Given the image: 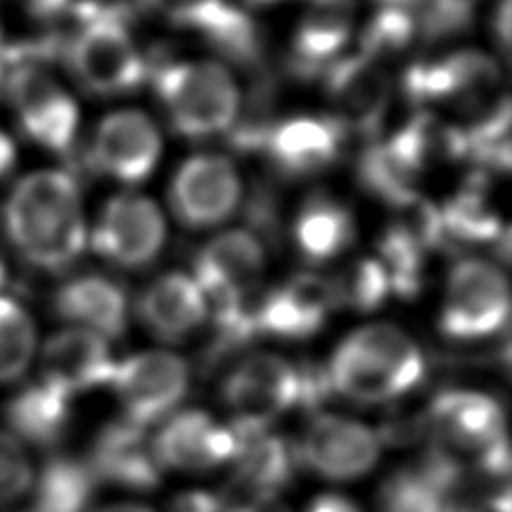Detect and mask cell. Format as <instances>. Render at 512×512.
<instances>
[{"instance_id": "cell-11", "label": "cell", "mask_w": 512, "mask_h": 512, "mask_svg": "<svg viewBox=\"0 0 512 512\" xmlns=\"http://www.w3.org/2000/svg\"><path fill=\"white\" fill-rule=\"evenodd\" d=\"M111 387L124 418L140 427L160 423L189 389L187 362L167 351H146L115 364Z\"/></svg>"}, {"instance_id": "cell-22", "label": "cell", "mask_w": 512, "mask_h": 512, "mask_svg": "<svg viewBox=\"0 0 512 512\" xmlns=\"http://www.w3.org/2000/svg\"><path fill=\"white\" fill-rule=\"evenodd\" d=\"M423 149L411 122L389 140L371 144L360 160V180L369 194L391 207H405L420 198V178L427 171Z\"/></svg>"}, {"instance_id": "cell-23", "label": "cell", "mask_w": 512, "mask_h": 512, "mask_svg": "<svg viewBox=\"0 0 512 512\" xmlns=\"http://www.w3.org/2000/svg\"><path fill=\"white\" fill-rule=\"evenodd\" d=\"M353 16V0H310L292 39V72L304 79L324 75L351 41Z\"/></svg>"}, {"instance_id": "cell-5", "label": "cell", "mask_w": 512, "mask_h": 512, "mask_svg": "<svg viewBox=\"0 0 512 512\" xmlns=\"http://www.w3.org/2000/svg\"><path fill=\"white\" fill-rule=\"evenodd\" d=\"M499 84L495 59L474 50L414 63L405 75L407 95L418 106H450L470 115V122L504 102L506 95H497Z\"/></svg>"}, {"instance_id": "cell-4", "label": "cell", "mask_w": 512, "mask_h": 512, "mask_svg": "<svg viewBox=\"0 0 512 512\" xmlns=\"http://www.w3.org/2000/svg\"><path fill=\"white\" fill-rule=\"evenodd\" d=\"M153 84L171 126L189 140L227 133L239 113V88L221 63H162L153 72Z\"/></svg>"}, {"instance_id": "cell-1", "label": "cell", "mask_w": 512, "mask_h": 512, "mask_svg": "<svg viewBox=\"0 0 512 512\" xmlns=\"http://www.w3.org/2000/svg\"><path fill=\"white\" fill-rule=\"evenodd\" d=\"M9 243L34 268L61 272L88 243L77 180L66 171H34L16 182L3 209Z\"/></svg>"}, {"instance_id": "cell-45", "label": "cell", "mask_w": 512, "mask_h": 512, "mask_svg": "<svg viewBox=\"0 0 512 512\" xmlns=\"http://www.w3.org/2000/svg\"><path fill=\"white\" fill-rule=\"evenodd\" d=\"M5 283H7V261L3 256V250H0V290L5 288Z\"/></svg>"}, {"instance_id": "cell-30", "label": "cell", "mask_w": 512, "mask_h": 512, "mask_svg": "<svg viewBox=\"0 0 512 512\" xmlns=\"http://www.w3.org/2000/svg\"><path fill=\"white\" fill-rule=\"evenodd\" d=\"M30 512H86L97 479L90 465L75 456H52L34 477Z\"/></svg>"}, {"instance_id": "cell-31", "label": "cell", "mask_w": 512, "mask_h": 512, "mask_svg": "<svg viewBox=\"0 0 512 512\" xmlns=\"http://www.w3.org/2000/svg\"><path fill=\"white\" fill-rule=\"evenodd\" d=\"M441 209V223L445 239H456L463 243H488L506 241L501 218L495 205L490 203L488 185L481 176L456 191Z\"/></svg>"}, {"instance_id": "cell-32", "label": "cell", "mask_w": 512, "mask_h": 512, "mask_svg": "<svg viewBox=\"0 0 512 512\" xmlns=\"http://www.w3.org/2000/svg\"><path fill=\"white\" fill-rule=\"evenodd\" d=\"M427 250L393 223L378 243V263L387 274L389 290L398 297H414L423 288Z\"/></svg>"}, {"instance_id": "cell-44", "label": "cell", "mask_w": 512, "mask_h": 512, "mask_svg": "<svg viewBox=\"0 0 512 512\" xmlns=\"http://www.w3.org/2000/svg\"><path fill=\"white\" fill-rule=\"evenodd\" d=\"M97 512H153V510L146 506H140V504H113V506H106Z\"/></svg>"}, {"instance_id": "cell-19", "label": "cell", "mask_w": 512, "mask_h": 512, "mask_svg": "<svg viewBox=\"0 0 512 512\" xmlns=\"http://www.w3.org/2000/svg\"><path fill=\"white\" fill-rule=\"evenodd\" d=\"M153 450L162 468L205 472L234 461L239 436L232 425H218L205 411H182L171 416L153 438Z\"/></svg>"}, {"instance_id": "cell-40", "label": "cell", "mask_w": 512, "mask_h": 512, "mask_svg": "<svg viewBox=\"0 0 512 512\" xmlns=\"http://www.w3.org/2000/svg\"><path fill=\"white\" fill-rule=\"evenodd\" d=\"M227 512H290V508L281 504L277 497H254L234 504Z\"/></svg>"}, {"instance_id": "cell-12", "label": "cell", "mask_w": 512, "mask_h": 512, "mask_svg": "<svg viewBox=\"0 0 512 512\" xmlns=\"http://www.w3.org/2000/svg\"><path fill=\"white\" fill-rule=\"evenodd\" d=\"M169 203L178 221L205 230L227 221L241 203V178L223 155H194L171 180Z\"/></svg>"}, {"instance_id": "cell-6", "label": "cell", "mask_w": 512, "mask_h": 512, "mask_svg": "<svg viewBox=\"0 0 512 512\" xmlns=\"http://www.w3.org/2000/svg\"><path fill=\"white\" fill-rule=\"evenodd\" d=\"M21 131L52 153H68L79 128V108L41 63H16L0 86Z\"/></svg>"}, {"instance_id": "cell-42", "label": "cell", "mask_w": 512, "mask_h": 512, "mask_svg": "<svg viewBox=\"0 0 512 512\" xmlns=\"http://www.w3.org/2000/svg\"><path fill=\"white\" fill-rule=\"evenodd\" d=\"M495 23H497L501 48L508 50V45H510V0H501L499 3V14L495 16Z\"/></svg>"}, {"instance_id": "cell-24", "label": "cell", "mask_w": 512, "mask_h": 512, "mask_svg": "<svg viewBox=\"0 0 512 512\" xmlns=\"http://www.w3.org/2000/svg\"><path fill=\"white\" fill-rule=\"evenodd\" d=\"M137 315L162 342H185L207 322L209 310L194 277L167 272L144 288Z\"/></svg>"}, {"instance_id": "cell-41", "label": "cell", "mask_w": 512, "mask_h": 512, "mask_svg": "<svg viewBox=\"0 0 512 512\" xmlns=\"http://www.w3.org/2000/svg\"><path fill=\"white\" fill-rule=\"evenodd\" d=\"M16 162V146L5 131H0V180L7 178V173L12 171Z\"/></svg>"}, {"instance_id": "cell-8", "label": "cell", "mask_w": 512, "mask_h": 512, "mask_svg": "<svg viewBox=\"0 0 512 512\" xmlns=\"http://www.w3.org/2000/svg\"><path fill=\"white\" fill-rule=\"evenodd\" d=\"M299 369L272 353L245 358L223 384V400L232 411V427L241 434L268 432L290 407H297Z\"/></svg>"}, {"instance_id": "cell-15", "label": "cell", "mask_w": 512, "mask_h": 512, "mask_svg": "<svg viewBox=\"0 0 512 512\" xmlns=\"http://www.w3.org/2000/svg\"><path fill=\"white\" fill-rule=\"evenodd\" d=\"M142 5L176 27L198 32L225 59L254 63L261 41L252 18L227 0H142Z\"/></svg>"}, {"instance_id": "cell-29", "label": "cell", "mask_w": 512, "mask_h": 512, "mask_svg": "<svg viewBox=\"0 0 512 512\" xmlns=\"http://www.w3.org/2000/svg\"><path fill=\"white\" fill-rule=\"evenodd\" d=\"M355 221L351 209L326 194L310 196L295 218V243L306 261H331L351 248Z\"/></svg>"}, {"instance_id": "cell-2", "label": "cell", "mask_w": 512, "mask_h": 512, "mask_svg": "<svg viewBox=\"0 0 512 512\" xmlns=\"http://www.w3.org/2000/svg\"><path fill=\"white\" fill-rule=\"evenodd\" d=\"M326 371L335 393L376 405L416 389L425 378V358L398 326L369 324L337 346Z\"/></svg>"}, {"instance_id": "cell-39", "label": "cell", "mask_w": 512, "mask_h": 512, "mask_svg": "<svg viewBox=\"0 0 512 512\" xmlns=\"http://www.w3.org/2000/svg\"><path fill=\"white\" fill-rule=\"evenodd\" d=\"M308 512H360V508L349 497L328 492V495L317 497L313 504L308 506Z\"/></svg>"}, {"instance_id": "cell-36", "label": "cell", "mask_w": 512, "mask_h": 512, "mask_svg": "<svg viewBox=\"0 0 512 512\" xmlns=\"http://www.w3.org/2000/svg\"><path fill=\"white\" fill-rule=\"evenodd\" d=\"M34 468L25 443L0 429V508L23 499L32 490Z\"/></svg>"}, {"instance_id": "cell-17", "label": "cell", "mask_w": 512, "mask_h": 512, "mask_svg": "<svg viewBox=\"0 0 512 512\" xmlns=\"http://www.w3.org/2000/svg\"><path fill=\"white\" fill-rule=\"evenodd\" d=\"M331 281L319 274H295L254 301L256 335L304 340L315 335L333 313Z\"/></svg>"}, {"instance_id": "cell-38", "label": "cell", "mask_w": 512, "mask_h": 512, "mask_svg": "<svg viewBox=\"0 0 512 512\" xmlns=\"http://www.w3.org/2000/svg\"><path fill=\"white\" fill-rule=\"evenodd\" d=\"M171 512H227L225 499L205 490H191L173 501Z\"/></svg>"}, {"instance_id": "cell-14", "label": "cell", "mask_w": 512, "mask_h": 512, "mask_svg": "<svg viewBox=\"0 0 512 512\" xmlns=\"http://www.w3.org/2000/svg\"><path fill=\"white\" fill-rule=\"evenodd\" d=\"M427 436L447 452H483L506 438L499 402L479 391H445L425 409Z\"/></svg>"}, {"instance_id": "cell-25", "label": "cell", "mask_w": 512, "mask_h": 512, "mask_svg": "<svg viewBox=\"0 0 512 512\" xmlns=\"http://www.w3.org/2000/svg\"><path fill=\"white\" fill-rule=\"evenodd\" d=\"M263 149L283 176L308 178L337 160L342 135L326 117H292L270 128Z\"/></svg>"}, {"instance_id": "cell-27", "label": "cell", "mask_w": 512, "mask_h": 512, "mask_svg": "<svg viewBox=\"0 0 512 512\" xmlns=\"http://www.w3.org/2000/svg\"><path fill=\"white\" fill-rule=\"evenodd\" d=\"M236 436H239V450L234 456V490L241 492L245 501L254 497H274L279 490L290 486L299 465L297 443L268 432H236Z\"/></svg>"}, {"instance_id": "cell-13", "label": "cell", "mask_w": 512, "mask_h": 512, "mask_svg": "<svg viewBox=\"0 0 512 512\" xmlns=\"http://www.w3.org/2000/svg\"><path fill=\"white\" fill-rule=\"evenodd\" d=\"M299 463L333 481L367 474L380 456V438L362 423L340 416H317L297 445Z\"/></svg>"}, {"instance_id": "cell-46", "label": "cell", "mask_w": 512, "mask_h": 512, "mask_svg": "<svg viewBox=\"0 0 512 512\" xmlns=\"http://www.w3.org/2000/svg\"><path fill=\"white\" fill-rule=\"evenodd\" d=\"M250 5H254V7H259V5H274V3H283V0H248Z\"/></svg>"}, {"instance_id": "cell-21", "label": "cell", "mask_w": 512, "mask_h": 512, "mask_svg": "<svg viewBox=\"0 0 512 512\" xmlns=\"http://www.w3.org/2000/svg\"><path fill=\"white\" fill-rule=\"evenodd\" d=\"M115 360L104 337L84 328L52 335L41 351V380L75 398L79 393L111 384Z\"/></svg>"}, {"instance_id": "cell-7", "label": "cell", "mask_w": 512, "mask_h": 512, "mask_svg": "<svg viewBox=\"0 0 512 512\" xmlns=\"http://www.w3.org/2000/svg\"><path fill=\"white\" fill-rule=\"evenodd\" d=\"M508 313L510 295L504 272L477 259L454 265L438 322L443 335L456 342L486 340L506 326Z\"/></svg>"}, {"instance_id": "cell-3", "label": "cell", "mask_w": 512, "mask_h": 512, "mask_svg": "<svg viewBox=\"0 0 512 512\" xmlns=\"http://www.w3.org/2000/svg\"><path fill=\"white\" fill-rule=\"evenodd\" d=\"M63 52L72 77L93 95H126L140 88L149 75L126 18L115 7L79 9Z\"/></svg>"}, {"instance_id": "cell-33", "label": "cell", "mask_w": 512, "mask_h": 512, "mask_svg": "<svg viewBox=\"0 0 512 512\" xmlns=\"http://www.w3.org/2000/svg\"><path fill=\"white\" fill-rule=\"evenodd\" d=\"M36 353V326L14 299L0 297V384L16 382L30 369Z\"/></svg>"}, {"instance_id": "cell-34", "label": "cell", "mask_w": 512, "mask_h": 512, "mask_svg": "<svg viewBox=\"0 0 512 512\" xmlns=\"http://www.w3.org/2000/svg\"><path fill=\"white\" fill-rule=\"evenodd\" d=\"M331 281L335 308H351L355 313H371L378 310L391 295L387 274L378 259L360 256Z\"/></svg>"}, {"instance_id": "cell-9", "label": "cell", "mask_w": 512, "mask_h": 512, "mask_svg": "<svg viewBox=\"0 0 512 512\" xmlns=\"http://www.w3.org/2000/svg\"><path fill=\"white\" fill-rule=\"evenodd\" d=\"M328 117L340 135L373 137L391 102L389 77L378 61L364 54L340 57L324 72Z\"/></svg>"}, {"instance_id": "cell-20", "label": "cell", "mask_w": 512, "mask_h": 512, "mask_svg": "<svg viewBox=\"0 0 512 512\" xmlns=\"http://www.w3.org/2000/svg\"><path fill=\"white\" fill-rule=\"evenodd\" d=\"M97 481L115 483L135 492H149L160 486L162 465L153 450V438L146 427L120 418L97 434L88 461Z\"/></svg>"}, {"instance_id": "cell-35", "label": "cell", "mask_w": 512, "mask_h": 512, "mask_svg": "<svg viewBox=\"0 0 512 512\" xmlns=\"http://www.w3.org/2000/svg\"><path fill=\"white\" fill-rule=\"evenodd\" d=\"M416 34L418 25L414 14L400 7L378 5L376 14L371 16L362 32L360 54L382 66L384 59H396L400 52H405L411 41L416 39Z\"/></svg>"}, {"instance_id": "cell-28", "label": "cell", "mask_w": 512, "mask_h": 512, "mask_svg": "<svg viewBox=\"0 0 512 512\" xmlns=\"http://www.w3.org/2000/svg\"><path fill=\"white\" fill-rule=\"evenodd\" d=\"M72 418V398L41 378L27 384L7 402V432L36 447H54L66 436Z\"/></svg>"}, {"instance_id": "cell-26", "label": "cell", "mask_w": 512, "mask_h": 512, "mask_svg": "<svg viewBox=\"0 0 512 512\" xmlns=\"http://www.w3.org/2000/svg\"><path fill=\"white\" fill-rule=\"evenodd\" d=\"M54 313L104 340H117L128 326V301L122 286L99 274L63 283L54 295Z\"/></svg>"}, {"instance_id": "cell-16", "label": "cell", "mask_w": 512, "mask_h": 512, "mask_svg": "<svg viewBox=\"0 0 512 512\" xmlns=\"http://www.w3.org/2000/svg\"><path fill=\"white\" fill-rule=\"evenodd\" d=\"M162 137L142 111H115L99 122L90 158L95 169L124 185H140L158 167Z\"/></svg>"}, {"instance_id": "cell-43", "label": "cell", "mask_w": 512, "mask_h": 512, "mask_svg": "<svg viewBox=\"0 0 512 512\" xmlns=\"http://www.w3.org/2000/svg\"><path fill=\"white\" fill-rule=\"evenodd\" d=\"M7 34H5V18H3V9H0V86H3V79L7 75Z\"/></svg>"}, {"instance_id": "cell-37", "label": "cell", "mask_w": 512, "mask_h": 512, "mask_svg": "<svg viewBox=\"0 0 512 512\" xmlns=\"http://www.w3.org/2000/svg\"><path fill=\"white\" fill-rule=\"evenodd\" d=\"M427 436V420H425V411L420 414H409V411H396L384 418V423L380 427L378 438L389 445H411L420 441V438Z\"/></svg>"}, {"instance_id": "cell-10", "label": "cell", "mask_w": 512, "mask_h": 512, "mask_svg": "<svg viewBox=\"0 0 512 512\" xmlns=\"http://www.w3.org/2000/svg\"><path fill=\"white\" fill-rule=\"evenodd\" d=\"M93 250L124 270H140L158 259L167 225L160 207L140 194L113 196L88 234Z\"/></svg>"}, {"instance_id": "cell-18", "label": "cell", "mask_w": 512, "mask_h": 512, "mask_svg": "<svg viewBox=\"0 0 512 512\" xmlns=\"http://www.w3.org/2000/svg\"><path fill=\"white\" fill-rule=\"evenodd\" d=\"M265 270V250L259 236L245 230L218 234L198 252L194 281L207 304L250 297L259 290Z\"/></svg>"}]
</instances>
